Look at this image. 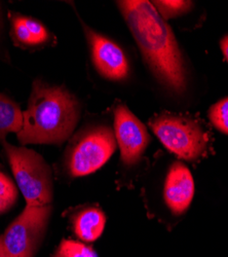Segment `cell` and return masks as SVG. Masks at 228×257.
<instances>
[{
  "instance_id": "cell-1",
  "label": "cell",
  "mask_w": 228,
  "mask_h": 257,
  "mask_svg": "<svg viewBox=\"0 0 228 257\" xmlns=\"http://www.w3.org/2000/svg\"><path fill=\"white\" fill-rule=\"evenodd\" d=\"M117 6L155 77L172 91L182 92L186 87L184 63L165 20L146 0H123Z\"/></svg>"
},
{
  "instance_id": "cell-3",
  "label": "cell",
  "mask_w": 228,
  "mask_h": 257,
  "mask_svg": "<svg viewBox=\"0 0 228 257\" xmlns=\"http://www.w3.org/2000/svg\"><path fill=\"white\" fill-rule=\"evenodd\" d=\"M2 145L27 206L50 205L53 200V176L44 158L31 149L14 146L7 140Z\"/></svg>"
},
{
  "instance_id": "cell-13",
  "label": "cell",
  "mask_w": 228,
  "mask_h": 257,
  "mask_svg": "<svg viewBox=\"0 0 228 257\" xmlns=\"http://www.w3.org/2000/svg\"><path fill=\"white\" fill-rule=\"evenodd\" d=\"M18 190L13 181L4 173L0 172V214H3L16 204Z\"/></svg>"
},
{
  "instance_id": "cell-2",
  "label": "cell",
  "mask_w": 228,
  "mask_h": 257,
  "mask_svg": "<svg viewBox=\"0 0 228 257\" xmlns=\"http://www.w3.org/2000/svg\"><path fill=\"white\" fill-rule=\"evenodd\" d=\"M79 114L78 101L65 88L35 80L18 140L22 144L61 145L72 134Z\"/></svg>"
},
{
  "instance_id": "cell-8",
  "label": "cell",
  "mask_w": 228,
  "mask_h": 257,
  "mask_svg": "<svg viewBox=\"0 0 228 257\" xmlns=\"http://www.w3.org/2000/svg\"><path fill=\"white\" fill-rule=\"evenodd\" d=\"M95 68L101 76L112 81L126 79L130 73L129 60L121 48L111 39L85 26Z\"/></svg>"
},
{
  "instance_id": "cell-11",
  "label": "cell",
  "mask_w": 228,
  "mask_h": 257,
  "mask_svg": "<svg viewBox=\"0 0 228 257\" xmlns=\"http://www.w3.org/2000/svg\"><path fill=\"white\" fill-rule=\"evenodd\" d=\"M23 126V112L10 97L0 92V144L9 133H19Z\"/></svg>"
},
{
  "instance_id": "cell-15",
  "label": "cell",
  "mask_w": 228,
  "mask_h": 257,
  "mask_svg": "<svg viewBox=\"0 0 228 257\" xmlns=\"http://www.w3.org/2000/svg\"><path fill=\"white\" fill-rule=\"evenodd\" d=\"M153 4L158 14L164 20L175 18L187 13L191 7L190 2H182V0L181 2H178V0H172V2L163 0V2H159V0H157V2H154Z\"/></svg>"
},
{
  "instance_id": "cell-14",
  "label": "cell",
  "mask_w": 228,
  "mask_h": 257,
  "mask_svg": "<svg viewBox=\"0 0 228 257\" xmlns=\"http://www.w3.org/2000/svg\"><path fill=\"white\" fill-rule=\"evenodd\" d=\"M209 118L218 131L228 135V97L218 101L211 107Z\"/></svg>"
},
{
  "instance_id": "cell-4",
  "label": "cell",
  "mask_w": 228,
  "mask_h": 257,
  "mask_svg": "<svg viewBox=\"0 0 228 257\" xmlns=\"http://www.w3.org/2000/svg\"><path fill=\"white\" fill-rule=\"evenodd\" d=\"M117 143L110 127L95 126L78 135L70 144L65 168L72 177L87 176L104 166L112 157Z\"/></svg>"
},
{
  "instance_id": "cell-7",
  "label": "cell",
  "mask_w": 228,
  "mask_h": 257,
  "mask_svg": "<svg viewBox=\"0 0 228 257\" xmlns=\"http://www.w3.org/2000/svg\"><path fill=\"white\" fill-rule=\"evenodd\" d=\"M114 132L122 163L137 164L149 145L150 136L146 126L123 104H117L114 109Z\"/></svg>"
},
{
  "instance_id": "cell-18",
  "label": "cell",
  "mask_w": 228,
  "mask_h": 257,
  "mask_svg": "<svg viewBox=\"0 0 228 257\" xmlns=\"http://www.w3.org/2000/svg\"><path fill=\"white\" fill-rule=\"evenodd\" d=\"M0 257H10L9 254L7 253V251L5 250L2 242H0Z\"/></svg>"
},
{
  "instance_id": "cell-16",
  "label": "cell",
  "mask_w": 228,
  "mask_h": 257,
  "mask_svg": "<svg viewBox=\"0 0 228 257\" xmlns=\"http://www.w3.org/2000/svg\"><path fill=\"white\" fill-rule=\"evenodd\" d=\"M3 36H4V13H3L2 5H0V59L7 60L3 50Z\"/></svg>"
},
{
  "instance_id": "cell-9",
  "label": "cell",
  "mask_w": 228,
  "mask_h": 257,
  "mask_svg": "<svg viewBox=\"0 0 228 257\" xmlns=\"http://www.w3.org/2000/svg\"><path fill=\"white\" fill-rule=\"evenodd\" d=\"M194 180L189 169L181 162L174 163L163 185L165 205L175 215H181L189 208L194 197Z\"/></svg>"
},
{
  "instance_id": "cell-10",
  "label": "cell",
  "mask_w": 228,
  "mask_h": 257,
  "mask_svg": "<svg viewBox=\"0 0 228 257\" xmlns=\"http://www.w3.org/2000/svg\"><path fill=\"white\" fill-rule=\"evenodd\" d=\"M73 230L84 242L98 240L104 231L106 216L99 208L89 207L77 212L72 218Z\"/></svg>"
},
{
  "instance_id": "cell-5",
  "label": "cell",
  "mask_w": 228,
  "mask_h": 257,
  "mask_svg": "<svg viewBox=\"0 0 228 257\" xmlns=\"http://www.w3.org/2000/svg\"><path fill=\"white\" fill-rule=\"evenodd\" d=\"M161 144L178 158L197 161L206 151L208 137L194 120L172 114H160L149 122Z\"/></svg>"
},
{
  "instance_id": "cell-6",
  "label": "cell",
  "mask_w": 228,
  "mask_h": 257,
  "mask_svg": "<svg viewBox=\"0 0 228 257\" xmlns=\"http://www.w3.org/2000/svg\"><path fill=\"white\" fill-rule=\"evenodd\" d=\"M50 205L26 209L0 235L5 250L10 257H34L43 241L51 217Z\"/></svg>"
},
{
  "instance_id": "cell-17",
  "label": "cell",
  "mask_w": 228,
  "mask_h": 257,
  "mask_svg": "<svg viewBox=\"0 0 228 257\" xmlns=\"http://www.w3.org/2000/svg\"><path fill=\"white\" fill-rule=\"evenodd\" d=\"M220 48H221V50L223 52V55H224V57H225V59H226V61L228 63V35H225L221 39V41H220Z\"/></svg>"
},
{
  "instance_id": "cell-12",
  "label": "cell",
  "mask_w": 228,
  "mask_h": 257,
  "mask_svg": "<svg viewBox=\"0 0 228 257\" xmlns=\"http://www.w3.org/2000/svg\"><path fill=\"white\" fill-rule=\"evenodd\" d=\"M53 257H98V255L92 247L86 244L63 240L55 251Z\"/></svg>"
}]
</instances>
